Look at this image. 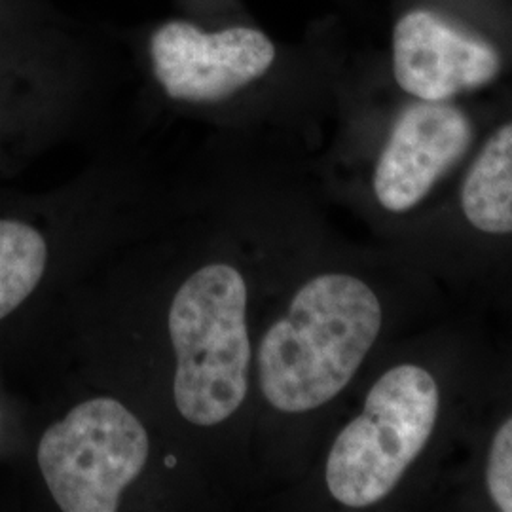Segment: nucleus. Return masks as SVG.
Masks as SVG:
<instances>
[{
    "instance_id": "f257e3e1",
    "label": "nucleus",
    "mask_w": 512,
    "mask_h": 512,
    "mask_svg": "<svg viewBox=\"0 0 512 512\" xmlns=\"http://www.w3.org/2000/svg\"><path fill=\"white\" fill-rule=\"evenodd\" d=\"M384 311L359 277H313L258 348L262 395L285 414L310 412L332 401L376 344Z\"/></svg>"
},
{
    "instance_id": "f03ea898",
    "label": "nucleus",
    "mask_w": 512,
    "mask_h": 512,
    "mask_svg": "<svg viewBox=\"0 0 512 512\" xmlns=\"http://www.w3.org/2000/svg\"><path fill=\"white\" fill-rule=\"evenodd\" d=\"M167 325L179 414L200 427L234 416L247 397L251 365L243 275L230 264L203 266L175 294Z\"/></svg>"
},
{
    "instance_id": "7ed1b4c3",
    "label": "nucleus",
    "mask_w": 512,
    "mask_h": 512,
    "mask_svg": "<svg viewBox=\"0 0 512 512\" xmlns=\"http://www.w3.org/2000/svg\"><path fill=\"white\" fill-rule=\"evenodd\" d=\"M439 385L418 365L387 370L366 395L363 412L330 448V495L351 509L380 503L395 490L431 439L439 418Z\"/></svg>"
},
{
    "instance_id": "20e7f679",
    "label": "nucleus",
    "mask_w": 512,
    "mask_h": 512,
    "mask_svg": "<svg viewBox=\"0 0 512 512\" xmlns=\"http://www.w3.org/2000/svg\"><path fill=\"white\" fill-rule=\"evenodd\" d=\"M37 459L61 511H118L147 465V429L116 399H90L46 429Z\"/></svg>"
},
{
    "instance_id": "39448f33",
    "label": "nucleus",
    "mask_w": 512,
    "mask_h": 512,
    "mask_svg": "<svg viewBox=\"0 0 512 512\" xmlns=\"http://www.w3.org/2000/svg\"><path fill=\"white\" fill-rule=\"evenodd\" d=\"M275 44L253 27L203 31L167 21L150 37L152 71L175 101L217 103L262 78L274 65Z\"/></svg>"
},
{
    "instance_id": "423d86ee",
    "label": "nucleus",
    "mask_w": 512,
    "mask_h": 512,
    "mask_svg": "<svg viewBox=\"0 0 512 512\" xmlns=\"http://www.w3.org/2000/svg\"><path fill=\"white\" fill-rule=\"evenodd\" d=\"M395 82L416 101L446 103L492 84L503 57L486 38L429 8H410L391 33Z\"/></svg>"
},
{
    "instance_id": "0eeeda50",
    "label": "nucleus",
    "mask_w": 512,
    "mask_h": 512,
    "mask_svg": "<svg viewBox=\"0 0 512 512\" xmlns=\"http://www.w3.org/2000/svg\"><path fill=\"white\" fill-rule=\"evenodd\" d=\"M471 141L469 116L450 101L412 103L393 124L376 162V200L391 213L414 209L458 164Z\"/></svg>"
},
{
    "instance_id": "6e6552de",
    "label": "nucleus",
    "mask_w": 512,
    "mask_h": 512,
    "mask_svg": "<svg viewBox=\"0 0 512 512\" xmlns=\"http://www.w3.org/2000/svg\"><path fill=\"white\" fill-rule=\"evenodd\" d=\"M461 209L480 232L512 234V122L480 148L461 184Z\"/></svg>"
},
{
    "instance_id": "1a4fd4ad",
    "label": "nucleus",
    "mask_w": 512,
    "mask_h": 512,
    "mask_svg": "<svg viewBox=\"0 0 512 512\" xmlns=\"http://www.w3.org/2000/svg\"><path fill=\"white\" fill-rule=\"evenodd\" d=\"M48 262L40 232L18 220L0 219V319L35 293Z\"/></svg>"
},
{
    "instance_id": "9d476101",
    "label": "nucleus",
    "mask_w": 512,
    "mask_h": 512,
    "mask_svg": "<svg viewBox=\"0 0 512 512\" xmlns=\"http://www.w3.org/2000/svg\"><path fill=\"white\" fill-rule=\"evenodd\" d=\"M486 484L495 507L499 511L512 512V418L497 429L492 440Z\"/></svg>"
}]
</instances>
